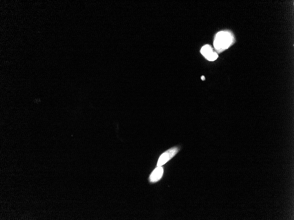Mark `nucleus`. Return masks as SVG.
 <instances>
[{"instance_id": "423d86ee", "label": "nucleus", "mask_w": 294, "mask_h": 220, "mask_svg": "<svg viewBox=\"0 0 294 220\" xmlns=\"http://www.w3.org/2000/svg\"><path fill=\"white\" fill-rule=\"evenodd\" d=\"M201 79H202V80H203V81H204V80H205V78H204V76H203L201 77Z\"/></svg>"}, {"instance_id": "7ed1b4c3", "label": "nucleus", "mask_w": 294, "mask_h": 220, "mask_svg": "<svg viewBox=\"0 0 294 220\" xmlns=\"http://www.w3.org/2000/svg\"><path fill=\"white\" fill-rule=\"evenodd\" d=\"M163 173V168L161 166L157 167V168L155 169L153 172L152 173L150 177V182H155L159 181L162 177Z\"/></svg>"}, {"instance_id": "20e7f679", "label": "nucleus", "mask_w": 294, "mask_h": 220, "mask_svg": "<svg viewBox=\"0 0 294 220\" xmlns=\"http://www.w3.org/2000/svg\"><path fill=\"white\" fill-rule=\"evenodd\" d=\"M212 49L209 45H206L204 46L201 49V53L205 57L209 56L213 52Z\"/></svg>"}, {"instance_id": "f03ea898", "label": "nucleus", "mask_w": 294, "mask_h": 220, "mask_svg": "<svg viewBox=\"0 0 294 220\" xmlns=\"http://www.w3.org/2000/svg\"><path fill=\"white\" fill-rule=\"evenodd\" d=\"M178 152V148L175 147L169 149L164 152L159 158L157 163V167H160L165 164L166 162L171 160Z\"/></svg>"}, {"instance_id": "39448f33", "label": "nucleus", "mask_w": 294, "mask_h": 220, "mask_svg": "<svg viewBox=\"0 0 294 220\" xmlns=\"http://www.w3.org/2000/svg\"><path fill=\"white\" fill-rule=\"evenodd\" d=\"M218 57V54H217L216 53L213 52L212 53L210 54L209 56H207L206 58H207L208 60L210 61H214L216 59H217Z\"/></svg>"}, {"instance_id": "f257e3e1", "label": "nucleus", "mask_w": 294, "mask_h": 220, "mask_svg": "<svg viewBox=\"0 0 294 220\" xmlns=\"http://www.w3.org/2000/svg\"><path fill=\"white\" fill-rule=\"evenodd\" d=\"M232 42V38L228 32H221L217 33L214 42L217 49L227 48Z\"/></svg>"}]
</instances>
